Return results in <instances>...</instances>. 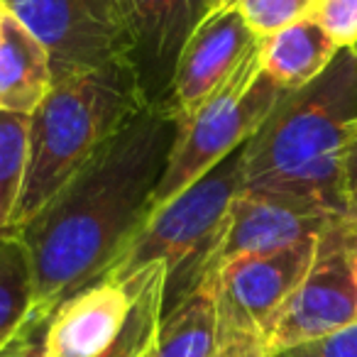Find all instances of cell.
<instances>
[{
	"label": "cell",
	"mask_w": 357,
	"mask_h": 357,
	"mask_svg": "<svg viewBox=\"0 0 357 357\" xmlns=\"http://www.w3.org/2000/svg\"><path fill=\"white\" fill-rule=\"evenodd\" d=\"M176 137L169 105H149L125 125L69 186L17 230L35 282V313L103 279L152 211Z\"/></svg>",
	"instance_id": "cell-1"
},
{
	"label": "cell",
	"mask_w": 357,
	"mask_h": 357,
	"mask_svg": "<svg viewBox=\"0 0 357 357\" xmlns=\"http://www.w3.org/2000/svg\"><path fill=\"white\" fill-rule=\"evenodd\" d=\"M357 130V52L298 91H287L243 147V189H257L331 215H347L342 157Z\"/></svg>",
	"instance_id": "cell-2"
},
{
	"label": "cell",
	"mask_w": 357,
	"mask_h": 357,
	"mask_svg": "<svg viewBox=\"0 0 357 357\" xmlns=\"http://www.w3.org/2000/svg\"><path fill=\"white\" fill-rule=\"evenodd\" d=\"M147 108L149 100L128 59L54 81L30 115V157L13 233L32 223Z\"/></svg>",
	"instance_id": "cell-3"
},
{
	"label": "cell",
	"mask_w": 357,
	"mask_h": 357,
	"mask_svg": "<svg viewBox=\"0 0 357 357\" xmlns=\"http://www.w3.org/2000/svg\"><path fill=\"white\" fill-rule=\"evenodd\" d=\"M240 189L243 149L230 154L223 164L174 196L169 204L152 211L105 277L125 282L149 264L164 262V306L172 296L174 303L184 298L199 287L206 259L218 243L228 208Z\"/></svg>",
	"instance_id": "cell-4"
},
{
	"label": "cell",
	"mask_w": 357,
	"mask_h": 357,
	"mask_svg": "<svg viewBox=\"0 0 357 357\" xmlns=\"http://www.w3.org/2000/svg\"><path fill=\"white\" fill-rule=\"evenodd\" d=\"M284 93L287 91L262 71L257 45L215 93L191 113L176 118V137L167 172L152 194V211L169 204L230 154L243 149L272 115Z\"/></svg>",
	"instance_id": "cell-5"
},
{
	"label": "cell",
	"mask_w": 357,
	"mask_h": 357,
	"mask_svg": "<svg viewBox=\"0 0 357 357\" xmlns=\"http://www.w3.org/2000/svg\"><path fill=\"white\" fill-rule=\"evenodd\" d=\"M357 225L350 218L318 238L306 279L262 335L267 355H282L357 323Z\"/></svg>",
	"instance_id": "cell-6"
},
{
	"label": "cell",
	"mask_w": 357,
	"mask_h": 357,
	"mask_svg": "<svg viewBox=\"0 0 357 357\" xmlns=\"http://www.w3.org/2000/svg\"><path fill=\"white\" fill-rule=\"evenodd\" d=\"M50 52L54 81L128 59L115 0H3Z\"/></svg>",
	"instance_id": "cell-7"
},
{
	"label": "cell",
	"mask_w": 357,
	"mask_h": 357,
	"mask_svg": "<svg viewBox=\"0 0 357 357\" xmlns=\"http://www.w3.org/2000/svg\"><path fill=\"white\" fill-rule=\"evenodd\" d=\"M316 250L318 238H308L277 252L233 259L201 282L215 296L220 331L245 333L262 340L277 311L306 279Z\"/></svg>",
	"instance_id": "cell-8"
},
{
	"label": "cell",
	"mask_w": 357,
	"mask_h": 357,
	"mask_svg": "<svg viewBox=\"0 0 357 357\" xmlns=\"http://www.w3.org/2000/svg\"><path fill=\"white\" fill-rule=\"evenodd\" d=\"M347 215H331L296 201L257 189H240L225 215L213 252L206 259L201 282L213 277L228 262L250 255H269L308 238H321ZM199 282V284H201Z\"/></svg>",
	"instance_id": "cell-9"
},
{
	"label": "cell",
	"mask_w": 357,
	"mask_h": 357,
	"mask_svg": "<svg viewBox=\"0 0 357 357\" xmlns=\"http://www.w3.org/2000/svg\"><path fill=\"white\" fill-rule=\"evenodd\" d=\"M130 64L149 105H167L181 47L204 17L201 0H115Z\"/></svg>",
	"instance_id": "cell-10"
},
{
	"label": "cell",
	"mask_w": 357,
	"mask_h": 357,
	"mask_svg": "<svg viewBox=\"0 0 357 357\" xmlns=\"http://www.w3.org/2000/svg\"><path fill=\"white\" fill-rule=\"evenodd\" d=\"M257 45L259 37L252 35L235 6L206 13L181 47L174 69L167 103L174 118L191 113L215 93Z\"/></svg>",
	"instance_id": "cell-11"
},
{
	"label": "cell",
	"mask_w": 357,
	"mask_h": 357,
	"mask_svg": "<svg viewBox=\"0 0 357 357\" xmlns=\"http://www.w3.org/2000/svg\"><path fill=\"white\" fill-rule=\"evenodd\" d=\"M144 269L118 282L103 277L54 308L47 323L50 357H96L120 335L142 287Z\"/></svg>",
	"instance_id": "cell-12"
},
{
	"label": "cell",
	"mask_w": 357,
	"mask_h": 357,
	"mask_svg": "<svg viewBox=\"0 0 357 357\" xmlns=\"http://www.w3.org/2000/svg\"><path fill=\"white\" fill-rule=\"evenodd\" d=\"M54 86L47 47L6 13L0 25V110L32 115Z\"/></svg>",
	"instance_id": "cell-13"
},
{
	"label": "cell",
	"mask_w": 357,
	"mask_h": 357,
	"mask_svg": "<svg viewBox=\"0 0 357 357\" xmlns=\"http://www.w3.org/2000/svg\"><path fill=\"white\" fill-rule=\"evenodd\" d=\"M337 52L340 47L311 17L259 40L262 71L284 91H298L316 81L333 64Z\"/></svg>",
	"instance_id": "cell-14"
},
{
	"label": "cell",
	"mask_w": 357,
	"mask_h": 357,
	"mask_svg": "<svg viewBox=\"0 0 357 357\" xmlns=\"http://www.w3.org/2000/svg\"><path fill=\"white\" fill-rule=\"evenodd\" d=\"M220 350L218 306L211 287L199 284L162 313L154 352L157 357H215Z\"/></svg>",
	"instance_id": "cell-15"
},
{
	"label": "cell",
	"mask_w": 357,
	"mask_h": 357,
	"mask_svg": "<svg viewBox=\"0 0 357 357\" xmlns=\"http://www.w3.org/2000/svg\"><path fill=\"white\" fill-rule=\"evenodd\" d=\"M35 316V282L25 243L17 233L0 238V347Z\"/></svg>",
	"instance_id": "cell-16"
},
{
	"label": "cell",
	"mask_w": 357,
	"mask_h": 357,
	"mask_svg": "<svg viewBox=\"0 0 357 357\" xmlns=\"http://www.w3.org/2000/svg\"><path fill=\"white\" fill-rule=\"evenodd\" d=\"M164 287H167V267L154 262L144 267L142 287L135 298L130 318L115 342L96 357H142L157 342L159 321L164 313Z\"/></svg>",
	"instance_id": "cell-17"
},
{
	"label": "cell",
	"mask_w": 357,
	"mask_h": 357,
	"mask_svg": "<svg viewBox=\"0 0 357 357\" xmlns=\"http://www.w3.org/2000/svg\"><path fill=\"white\" fill-rule=\"evenodd\" d=\"M30 157V115L0 110V238L13 233Z\"/></svg>",
	"instance_id": "cell-18"
},
{
	"label": "cell",
	"mask_w": 357,
	"mask_h": 357,
	"mask_svg": "<svg viewBox=\"0 0 357 357\" xmlns=\"http://www.w3.org/2000/svg\"><path fill=\"white\" fill-rule=\"evenodd\" d=\"M316 0H235V8L255 37L274 35L311 15Z\"/></svg>",
	"instance_id": "cell-19"
},
{
	"label": "cell",
	"mask_w": 357,
	"mask_h": 357,
	"mask_svg": "<svg viewBox=\"0 0 357 357\" xmlns=\"http://www.w3.org/2000/svg\"><path fill=\"white\" fill-rule=\"evenodd\" d=\"M308 17L318 22L340 50L357 45V0H316Z\"/></svg>",
	"instance_id": "cell-20"
},
{
	"label": "cell",
	"mask_w": 357,
	"mask_h": 357,
	"mask_svg": "<svg viewBox=\"0 0 357 357\" xmlns=\"http://www.w3.org/2000/svg\"><path fill=\"white\" fill-rule=\"evenodd\" d=\"M282 357H357V323L318 340L291 347L282 352Z\"/></svg>",
	"instance_id": "cell-21"
},
{
	"label": "cell",
	"mask_w": 357,
	"mask_h": 357,
	"mask_svg": "<svg viewBox=\"0 0 357 357\" xmlns=\"http://www.w3.org/2000/svg\"><path fill=\"white\" fill-rule=\"evenodd\" d=\"M47 323H50V316H37L30 323L15 357H50L47 355Z\"/></svg>",
	"instance_id": "cell-22"
},
{
	"label": "cell",
	"mask_w": 357,
	"mask_h": 357,
	"mask_svg": "<svg viewBox=\"0 0 357 357\" xmlns=\"http://www.w3.org/2000/svg\"><path fill=\"white\" fill-rule=\"evenodd\" d=\"M342 174H345V189L347 194L357 189V130L352 132L350 142L345 147V157H342Z\"/></svg>",
	"instance_id": "cell-23"
},
{
	"label": "cell",
	"mask_w": 357,
	"mask_h": 357,
	"mask_svg": "<svg viewBox=\"0 0 357 357\" xmlns=\"http://www.w3.org/2000/svg\"><path fill=\"white\" fill-rule=\"evenodd\" d=\"M40 316V313H35V316L30 318V321H27V326L22 328L20 333H17L15 337H10V340L6 342V345L0 347V357H15L17 355V350H20V345H22V340H25V333H27V328H30V323L35 321V318Z\"/></svg>",
	"instance_id": "cell-24"
},
{
	"label": "cell",
	"mask_w": 357,
	"mask_h": 357,
	"mask_svg": "<svg viewBox=\"0 0 357 357\" xmlns=\"http://www.w3.org/2000/svg\"><path fill=\"white\" fill-rule=\"evenodd\" d=\"M347 218L357 225V189L347 194Z\"/></svg>",
	"instance_id": "cell-25"
},
{
	"label": "cell",
	"mask_w": 357,
	"mask_h": 357,
	"mask_svg": "<svg viewBox=\"0 0 357 357\" xmlns=\"http://www.w3.org/2000/svg\"><path fill=\"white\" fill-rule=\"evenodd\" d=\"M204 3V15L208 10H215V8H225V6H235V0H201Z\"/></svg>",
	"instance_id": "cell-26"
},
{
	"label": "cell",
	"mask_w": 357,
	"mask_h": 357,
	"mask_svg": "<svg viewBox=\"0 0 357 357\" xmlns=\"http://www.w3.org/2000/svg\"><path fill=\"white\" fill-rule=\"evenodd\" d=\"M6 6H3V0H0V25H3V17H6Z\"/></svg>",
	"instance_id": "cell-27"
},
{
	"label": "cell",
	"mask_w": 357,
	"mask_h": 357,
	"mask_svg": "<svg viewBox=\"0 0 357 357\" xmlns=\"http://www.w3.org/2000/svg\"><path fill=\"white\" fill-rule=\"evenodd\" d=\"M142 357H157V352H154V345L152 347H149V350L147 352H144V355Z\"/></svg>",
	"instance_id": "cell-28"
},
{
	"label": "cell",
	"mask_w": 357,
	"mask_h": 357,
	"mask_svg": "<svg viewBox=\"0 0 357 357\" xmlns=\"http://www.w3.org/2000/svg\"><path fill=\"white\" fill-rule=\"evenodd\" d=\"M267 357H282V355H267Z\"/></svg>",
	"instance_id": "cell-29"
},
{
	"label": "cell",
	"mask_w": 357,
	"mask_h": 357,
	"mask_svg": "<svg viewBox=\"0 0 357 357\" xmlns=\"http://www.w3.org/2000/svg\"><path fill=\"white\" fill-rule=\"evenodd\" d=\"M352 50H355V52H357V45H355V47H352Z\"/></svg>",
	"instance_id": "cell-30"
},
{
	"label": "cell",
	"mask_w": 357,
	"mask_h": 357,
	"mask_svg": "<svg viewBox=\"0 0 357 357\" xmlns=\"http://www.w3.org/2000/svg\"><path fill=\"white\" fill-rule=\"evenodd\" d=\"M355 267H357V262H355Z\"/></svg>",
	"instance_id": "cell-31"
}]
</instances>
